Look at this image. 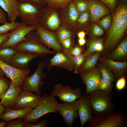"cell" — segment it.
Here are the masks:
<instances>
[{"mask_svg":"<svg viewBox=\"0 0 127 127\" xmlns=\"http://www.w3.org/2000/svg\"><path fill=\"white\" fill-rule=\"evenodd\" d=\"M127 28V6L119 4L114 13L110 28L104 43V47L100 55L106 57L122 40Z\"/></svg>","mask_w":127,"mask_h":127,"instance_id":"cell-1","label":"cell"},{"mask_svg":"<svg viewBox=\"0 0 127 127\" xmlns=\"http://www.w3.org/2000/svg\"><path fill=\"white\" fill-rule=\"evenodd\" d=\"M112 96L111 92L98 89L88 95L93 114L99 116L114 110L115 105L112 101Z\"/></svg>","mask_w":127,"mask_h":127,"instance_id":"cell-2","label":"cell"},{"mask_svg":"<svg viewBox=\"0 0 127 127\" xmlns=\"http://www.w3.org/2000/svg\"><path fill=\"white\" fill-rule=\"evenodd\" d=\"M85 127H125L127 116L124 111L114 110L99 116H93Z\"/></svg>","mask_w":127,"mask_h":127,"instance_id":"cell-3","label":"cell"},{"mask_svg":"<svg viewBox=\"0 0 127 127\" xmlns=\"http://www.w3.org/2000/svg\"><path fill=\"white\" fill-rule=\"evenodd\" d=\"M59 103L55 96L44 94L36 107L24 118V121L35 123L46 114L58 113Z\"/></svg>","mask_w":127,"mask_h":127,"instance_id":"cell-4","label":"cell"},{"mask_svg":"<svg viewBox=\"0 0 127 127\" xmlns=\"http://www.w3.org/2000/svg\"><path fill=\"white\" fill-rule=\"evenodd\" d=\"M16 50H25L39 55L44 58L48 54H55L56 52L51 50L40 41L33 31L29 32L24 40L14 48Z\"/></svg>","mask_w":127,"mask_h":127,"instance_id":"cell-5","label":"cell"},{"mask_svg":"<svg viewBox=\"0 0 127 127\" xmlns=\"http://www.w3.org/2000/svg\"><path fill=\"white\" fill-rule=\"evenodd\" d=\"M28 1L19 3L18 10L19 17L22 22L32 26L38 24L42 8L35 3Z\"/></svg>","mask_w":127,"mask_h":127,"instance_id":"cell-6","label":"cell"},{"mask_svg":"<svg viewBox=\"0 0 127 127\" xmlns=\"http://www.w3.org/2000/svg\"><path fill=\"white\" fill-rule=\"evenodd\" d=\"M45 65L46 63L44 61L39 63L33 74L29 76L26 77L24 79L22 86L23 89L34 92L36 94L41 96L40 88L44 85L42 80L46 76L44 70Z\"/></svg>","mask_w":127,"mask_h":127,"instance_id":"cell-7","label":"cell"},{"mask_svg":"<svg viewBox=\"0 0 127 127\" xmlns=\"http://www.w3.org/2000/svg\"><path fill=\"white\" fill-rule=\"evenodd\" d=\"M82 90L79 87L75 89L68 85L63 86L61 83L56 84L50 95L59 97L62 102L69 104L75 103L82 96Z\"/></svg>","mask_w":127,"mask_h":127,"instance_id":"cell-8","label":"cell"},{"mask_svg":"<svg viewBox=\"0 0 127 127\" xmlns=\"http://www.w3.org/2000/svg\"><path fill=\"white\" fill-rule=\"evenodd\" d=\"M0 68L6 76L10 79L14 85L20 88H22L24 79L30 73L29 69H18L6 64L0 60Z\"/></svg>","mask_w":127,"mask_h":127,"instance_id":"cell-9","label":"cell"},{"mask_svg":"<svg viewBox=\"0 0 127 127\" xmlns=\"http://www.w3.org/2000/svg\"><path fill=\"white\" fill-rule=\"evenodd\" d=\"M36 26H28L22 22L17 27L11 31L8 38L0 45V48L8 46L14 48L18 43L24 40L26 35L29 32L35 30Z\"/></svg>","mask_w":127,"mask_h":127,"instance_id":"cell-10","label":"cell"},{"mask_svg":"<svg viewBox=\"0 0 127 127\" xmlns=\"http://www.w3.org/2000/svg\"><path fill=\"white\" fill-rule=\"evenodd\" d=\"M36 34L41 42L48 48H51L56 52L63 49L58 41L56 33L50 31L39 24L36 25Z\"/></svg>","mask_w":127,"mask_h":127,"instance_id":"cell-11","label":"cell"},{"mask_svg":"<svg viewBox=\"0 0 127 127\" xmlns=\"http://www.w3.org/2000/svg\"><path fill=\"white\" fill-rule=\"evenodd\" d=\"M71 55L69 51L63 49L56 52L54 56L46 64L48 70L50 71L54 67L64 68L69 71L74 70V65L72 60Z\"/></svg>","mask_w":127,"mask_h":127,"instance_id":"cell-12","label":"cell"},{"mask_svg":"<svg viewBox=\"0 0 127 127\" xmlns=\"http://www.w3.org/2000/svg\"><path fill=\"white\" fill-rule=\"evenodd\" d=\"M86 86L85 94L88 95L98 89L102 77L97 66L92 70L79 74Z\"/></svg>","mask_w":127,"mask_h":127,"instance_id":"cell-13","label":"cell"},{"mask_svg":"<svg viewBox=\"0 0 127 127\" xmlns=\"http://www.w3.org/2000/svg\"><path fill=\"white\" fill-rule=\"evenodd\" d=\"M41 97L31 91L23 89L19 94L12 108L19 109L30 107L34 108L37 105Z\"/></svg>","mask_w":127,"mask_h":127,"instance_id":"cell-14","label":"cell"},{"mask_svg":"<svg viewBox=\"0 0 127 127\" xmlns=\"http://www.w3.org/2000/svg\"><path fill=\"white\" fill-rule=\"evenodd\" d=\"M87 96L86 94L82 95L76 101L78 114L79 117L81 127H83L86 123L89 121L93 116Z\"/></svg>","mask_w":127,"mask_h":127,"instance_id":"cell-15","label":"cell"},{"mask_svg":"<svg viewBox=\"0 0 127 127\" xmlns=\"http://www.w3.org/2000/svg\"><path fill=\"white\" fill-rule=\"evenodd\" d=\"M60 23V19L56 11L50 12V10L46 8H42L40 16L39 23L47 30H57Z\"/></svg>","mask_w":127,"mask_h":127,"instance_id":"cell-16","label":"cell"},{"mask_svg":"<svg viewBox=\"0 0 127 127\" xmlns=\"http://www.w3.org/2000/svg\"><path fill=\"white\" fill-rule=\"evenodd\" d=\"M40 57L37 54L25 50L18 51L9 65L22 70L29 69V63L36 57Z\"/></svg>","mask_w":127,"mask_h":127,"instance_id":"cell-17","label":"cell"},{"mask_svg":"<svg viewBox=\"0 0 127 127\" xmlns=\"http://www.w3.org/2000/svg\"><path fill=\"white\" fill-rule=\"evenodd\" d=\"M58 111L65 123L69 127H72L74 122L78 118L76 101L72 104L59 103Z\"/></svg>","mask_w":127,"mask_h":127,"instance_id":"cell-18","label":"cell"},{"mask_svg":"<svg viewBox=\"0 0 127 127\" xmlns=\"http://www.w3.org/2000/svg\"><path fill=\"white\" fill-rule=\"evenodd\" d=\"M98 61L107 67L114 74L116 81L124 76L127 70V62L115 61L100 55Z\"/></svg>","mask_w":127,"mask_h":127,"instance_id":"cell-19","label":"cell"},{"mask_svg":"<svg viewBox=\"0 0 127 127\" xmlns=\"http://www.w3.org/2000/svg\"><path fill=\"white\" fill-rule=\"evenodd\" d=\"M68 5L67 8L63 10L61 22L62 24V26L70 29L71 27L77 24L80 15L74 1H71Z\"/></svg>","mask_w":127,"mask_h":127,"instance_id":"cell-20","label":"cell"},{"mask_svg":"<svg viewBox=\"0 0 127 127\" xmlns=\"http://www.w3.org/2000/svg\"><path fill=\"white\" fill-rule=\"evenodd\" d=\"M88 10L90 15V20L92 22H97L101 18L109 14L108 7L101 2L96 0H87Z\"/></svg>","mask_w":127,"mask_h":127,"instance_id":"cell-21","label":"cell"},{"mask_svg":"<svg viewBox=\"0 0 127 127\" xmlns=\"http://www.w3.org/2000/svg\"><path fill=\"white\" fill-rule=\"evenodd\" d=\"M113 60L126 61L127 59V38L123 39L115 48L106 57Z\"/></svg>","mask_w":127,"mask_h":127,"instance_id":"cell-22","label":"cell"},{"mask_svg":"<svg viewBox=\"0 0 127 127\" xmlns=\"http://www.w3.org/2000/svg\"><path fill=\"white\" fill-rule=\"evenodd\" d=\"M10 81V87L0 102L6 108H12L19 94L23 90L22 88L14 85Z\"/></svg>","mask_w":127,"mask_h":127,"instance_id":"cell-23","label":"cell"},{"mask_svg":"<svg viewBox=\"0 0 127 127\" xmlns=\"http://www.w3.org/2000/svg\"><path fill=\"white\" fill-rule=\"evenodd\" d=\"M33 108L26 107L22 108H6L0 119L6 122L19 118H24L29 113Z\"/></svg>","mask_w":127,"mask_h":127,"instance_id":"cell-24","label":"cell"},{"mask_svg":"<svg viewBox=\"0 0 127 127\" xmlns=\"http://www.w3.org/2000/svg\"><path fill=\"white\" fill-rule=\"evenodd\" d=\"M17 0H0V7L7 13L10 22H15L19 15Z\"/></svg>","mask_w":127,"mask_h":127,"instance_id":"cell-25","label":"cell"},{"mask_svg":"<svg viewBox=\"0 0 127 127\" xmlns=\"http://www.w3.org/2000/svg\"><path fill=\"white\" fill-rule=\"evenodd\" d=\"M105 37L90 38L87 41L86 45L87 49L84 53L86 57L96 52H101L104 47Z\"/></svg>","mask_w":127,"mask_h":127,"instance_id":"cell-26","label":"cell"},{"mask_svg":"<svg viewBox=\"0 0 127 127\" xmlns=\"http://www.w3.org/2000/svg\"><path fill=\"white\" fill-rule=\"evenodd\" d=\"M100 52H96L87 57L79 72L80 73L90 70L95 67Z\"/></svg>","mask_w":127,"mask_h":127,"instance_id":"cell-27","label":"cell"},{"mask_svg":"<svg viewBox=\"0 0 127 127\" xmlns=\"http://www.w3.org/2000/svg\"><path fill=\"white\" fill-rule=\"evenodd\" d=\"M17 51L10 46L0 48V60L9 65Z\"/></svg>","mask_w":127,"mask_h":127,"instance_id":"cell-28","label":"cell"},{"mask_svg":"<svg viewBox=\"0 0 127 127\" xmlns=\"http://www.w3.org/2000/svg\"><path fill=\"white\" fill-rule=\"evenodd\" d=\"M56 34L57 39L60 43L67 38H73L75 35L74 33L71 30L63 26L59 27L57 30Z\"/></svg>","mask_w":127,"mask_h":127,"instance_id":"cell-29","label":"cell"},{"mask_svg":"<svg viewBox=\"0 0 127 127\" xmlns=\"http://www.w3.org/2000/svg\"><path fill=\"white\" fill-rule=\"evenodd\" d=\"M97 64L102 78L112 82L116 81L114 74L107 67L100 63L97 62Z\"/></svg>","mask_w":127,"mask_h":127,"instance_id":"cell-30","label":"cell"},{"mask_svg":"<svg viewBox=\"0 0 127 127\" xmlns=\"http://www.w3.org/2000/svg\"><path fill=\"white\" fill-rule=\"evenodd\" d=\"M86 57L84 53L76 56H74L71 55V58L74 65V73L78 74Z\"/></svg>","mask_w":127,"mask_h":127,"instance_id":"cell-31","label":"cell"},{"mask_svg":"<svg viewBox=\"0 0 127 127\" xmlns=\"http://www.w3.org/2000/svg\"><path fill=\"white\" fill-rule=\"evenodd\" d=\"M73 0H46L49 6L55 8H63L67 6Z\"/></svg>","mask_w":127,"mask_h":127,"instance_id":"cell-32","label":"cell"},{"mask_svg":"<svg viewBox=\"0 0 127 127\" xmlns=\"http://www.w3.org/2000/svg\"><path fill=\"white\" fill-rule=\"evenodd\" d=\"M104 33L103 29L97 24L94 23L91 25L89 32L90 38H101Z\"/></svg>","mask_w":127,"mask_h":127,"instance_id":"cell-33","label":"cell"},{"mask_svg":"<svg viewBox=\"0 0 127 127\" xmlns=\"http://www.w3.org/2000/svg\"><path fill=\"white\" fill-rule=\"evenodd\" d=\"M10 81L0 75V99H1L9 89Z\"/></svg>","mask_w":127,"mask_h":127,"instance_id":"cell-34","label":"cell"},{"mask_svg":"<svg viewBox=\"0 0 127 127\" xmlns=\"http://www.w3.org/2000/svg\"><path fill=\"white\" fill-rule=\"evenodd\" d=\"M112 22V18L110 14L106 16L97 21V24L107 32L110 27Z\"/></svg>","mask_w":127,"mask_h":127,"instance_id":"cell-35","label":"cell"},{"mask_svg":"<svg viewBox=\"0 0 127 127\" xmlns=\"http://www.w3.org/2000/svg\"><path fill=\"white\" fill-rule=\"evenodd\" d=\"M21 23L16 22H7L0 26V34L6 33L9 31L14 29L20 25Z\"/></svg>","mask_w":127,"mask_h":127,"instance_id":"cell-36","label":"cell"},{"mask_svg":"<svg viewBox=\"0 0 127 127\" xmlns=\"http://www.w3.org/2000/svg\"><path fill=\"white\" fill-rule=\"evenodd\" d=\"M75 7L80 15L88 10V4L86 0H74Z\"/></svg>","mask_w":127,"mask_h":127,"instance_id":"cell-37","label":"cell"},{"mask_svg":"<svg viewBox=\"0 0 127 127\" xmlns=\"http://www.w3.org/2000/svg\"><path fill=\"white\" fill-rule=\"evenodd\" d=\"M90 19V13L88 10L80 15L77 23L78 27L81 28L84 26Z\"/></svg>","mask_w":127,"mask_h":127,"instance_id":"cell-38","label":"cell"},{"mask_svg":"<svg viewBox=\"0 0 127 127\" xmlns=\"http://www.w3.org/2000/svg\"><path fill=\"white\" fill-rule=\"evenodd\" d=\"M113 87L114 85L112 82L102 78L98 89L111 92Z\"/></svg>","mask_w":127,"mask_h":127,"instance_id":"cell-39","label":"cell"},{"mask_svg":"<svg viewBox=\"0 0 127 127\" xmlns=\"http://www.w3.org/2000/svg\"><path fill=\"white\" fill-rule=\"evenodd\" d=\"M24 122L23 118H19L7 122L5 127H24Z\"/></svg>","mask_w":127,"mask_h":127,"instance_id":"cell-40","label":"cell"},{"mask_svg":"<svg viewBox=\"0 0 127 127\" xmlns=\"http://www.w3.org/2000/svg\"><path fill=\"white\" fill-rule=\"evenodd\" d=\"M62 47L64 49L69 52L75 45L73 38H70L66 39L60 43Z\"/></svg>","mask_w":127,"mask_h":127,"instance_id":"cell-41","label":"cell"},{"mask_svg":"<svg viewBox=\"0 0 127 127\" xmlns=\"http://www.w3.org/2000/svg\"><path fill=\"white\" fill-rule=\"evenodd\" d=\"M86 50L83 46H80L78 44L75 45L70 52L73 56H76L84 53Z\"/></svg>","mask_w":127,"mask_h":127,"instance_id":"cell-42","label":"cell"},{"mask_svg":"<svg viewBox=\"0 0 127 127\" xmlns=\"http://www.w3.org/2000/svg\"><path fill=\"white\" fill-rule=\"evenodd\" d=\"M49 125L47 120L44 119L36 124H31L30 122H24V127H48Z\"/></svg>","mask_w":127,"mask_h":127,"instance_id":"cell-43","label":"cell"},{"mask_svg":"<svg viewBox=\"0 0 127 127\" xmlns=\"http://www.w3.org/2000/svg\"><path fill=\"white\" fill-rule=\"evenodd\" d=\"M116 81L115 87L117 90L120 91L125 88L126 85V80L124 75Z\"/></svg>","mask_w":127,"mask_h":127,"instance_id":"cell-44","label":"cell"},{"mask_svg":"<svg viewBox=\"0 0 127 127\" xmlns=\"http://www.w3.org/2000/svg\"><path fill=\"white\" fill-rule=\"evenodd\" d=\"M105 4L107 6L110 10L114 11L116 7L118 0H97Z\"/></svg>","mask_w":127,"mask_h":127,"instance_id":"cell-45","label":"cell"},{"mask_svg":"<svg viewBox=\"0 0 127 127\" xmlns=\"http://www.w3.org/2000/svg\"><path fill=\"white\" fill-rule=\"evenodd\" d=\"M11 31L6 33L0 34V45L4 43L8 39L11 33Z\"/></svg>","mask_w":127,"mask_h":127,"instance_id":"cell-46","label":"cell"},{"mask_svg":"<svg viewBox=\"0 0 127 127\" xmlns=\"http://www.w3.org/2000/svg\"><path fill=\"white\" fill-rule=\"evenodd\" d=\"M7 22L5 14L0 7V24H4Z\"/></svg>","mask_w":127,"mask_h":127,"instance_id":"cell-47","label":"cell"},{"mask_svg":"<svg viewBox=\"0 0 127 127\" xmlns=\"http://www.w3.org/2000/svg\"><path fill=\"white\" fill-rule=\"evenodd\" d=\"M19 3L28 1H33L37 3L40 4H42V0H17Z\"/></svg>","mask_w":127,"mask_h":127,"instance_id":"cell-48","label":"cell"},{"mask_svg":"<svg viewBox=\"0 0 127 127\" xmlns=\"http://www.w3.org/2000/svg\"><path fill=\"white\" fill-rule=\"evenodd\" d=\"M78 44L81 46H84L86 43V41L85 38H79Z\"/></svg>","mask_w":127,"mask_h":127,"instance_id":"cell-49","label":"cell"},{"mask_svg":"<svg viewBox=\"0 0 127 127\" xmlns=\"http://www.w3.org/2000/svg\"><path fill=\"white\" fill-rule=\"evenodd\" d=\"M77 34L79 38H85L86 33L84 31H79Z\"/></svg>","mask_w":127,"mask_h":127,"instance_id":"cell-50","label":"cell"},{"mask_svg":"<svg viewBox=\"0 0 127 127\" xmlns=\"http://www.w3.org/2000/svg\"><path fill=\"white\" fill-rule=\"evenodd\" d=\"M6 108L0 103V116L4 112Z\"/></svg>","mask_w":127,"mask_h":127,"instance_id":"cell-51","label":"cell"},{"mask_svg":"<svg viewBox=\"0 0 127 127\" xmlns=\"http://www.w3.org/2000/svg\"><path fill=\"white\" fill-rule=\"evenodd\" d=\"M7 122L5 121L2 120L0 122V127H3L5 126L7 124Z\"/></svg>","mask_w":127,"mask_h":127,"instance_id":"cell-52","label":"cell"},{"mask_svg":"<svg viewBox=\"0 0 127 127\" xmlns=\"http://www.w3.org/2000/svg\"><path fill=\"white\" fill-rule=\"evenodd\" d=\"M0 75L3 76H4V75H5V74L4 73V72L0 68Z\"/></svg>","mask_w":127,"mask_h":127,"instance_id":"cell-53","label":"cell"},{"mask_svg":"<svg viewBox=\"0 0 127 127\" xmlns=\"http://www.w3.org/2000/svg\"></svg>","mask_w":127,"mask_h":127,"instance_id":"cell-54","label":"cell"}]
</instances>
